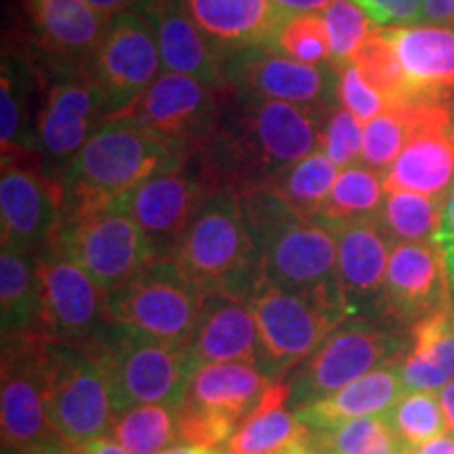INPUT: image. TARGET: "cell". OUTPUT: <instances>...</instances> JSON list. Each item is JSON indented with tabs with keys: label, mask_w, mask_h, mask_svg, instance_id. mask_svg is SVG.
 I'll return each mask as SVG.
<instances>
[{
	"label": "cell",
	"mask_w": 454,
	"mask_h": 454,
	"mask_svg": "<svg viewBox=\"0 0 454 454\" xmlns=\"http://www.w3.org/2000/svg\"><path fill=\"white\" fill-rule=\"evenodd\" d=\"M325 114L227 90L221 93L217 133L190 160L213 190L231 187L242 194L268 185L293 164L317 152Z\"/></svg>",
	"instance_id": "1"
},
{
	"label": "cell",
	"mask_w": 454,
	"mask_h": 454,
	"mask_svg": "<svg viewBox=\"0 0 454 454\" xmlns=\"http://www.w3.org/2000/svg\"><path fill=\"white\" fill-rule=\"evenodd\" d=\"M406 394L402 360L385 364L357 379L333 395L294 408V414L311 431H331L339 425L366 417H383Z\"/></svg>",
	"instance_id": "26"
},
{
	"label": "cell",
	"mask_w": 454,
	"mask_h": 454,
	"mask_svg": "<svg viewBox=\"0 0 454 454\" xmlns=\"http://www.w3.org/2000/svg\"><path fill=\"white\" fill-rule=\"evenodd\" d=\"M334 234L339 247L337 278L349 320L385 322V278L394 242L377 219L334 227Z\"/></svg>",
	"instance_id": "20"
},
{
	"label": "cell",
	"mask_w": 454,
	"mask_h": 454,
	"mask_svg": "<svg viewBox=\"0 0 454 454\" xmlns=\"http://www.w3.org/2000/svg\"><path fill=\"white\" fill-rule=\"evenodd\" d=\"M139 11L154 32L164 72L192 76L227 93L219 55L187 13L184 0H144Z\"/></svg>",
	"instance_id": "22"
},
{
	"label": "cell",
	"mask_w": 454,
	"mask_h": 454,
	"mask_svg": "<svg viewBox=\"0 0 454 454\" xmlns=\"http://www.w3.org/2000/svg\"><path fill=\"white\" fill-rule=\"evenodd\" d=\"M339 104L345 110L354 114L360 122H371L387 110V99L374 90L364 81L360 70L354 64H345L339 67Z\"/></svg>",
	"instance_id": "45"
},
{
	"label": "cell",
	"mask_w": 454,
	"mask_h": 454,
	"mask_svg": "<svg viewBox=\"0 0 454 454\" xmlns=\"http://www.w3.org/2000/svg\"><path fill=\"white\" fill-rule=\"evenodd\" d=\"M248 301L259 326L261 368L271 379L303 364L349 320L340 288L293 293L259 282Z\"/></svg>",
	"instance_id": "6"
},
{
	"label": "cell",
	"mask_w": 454,
	"mask_h": 454,
	"mask_svg": "<svg viewBox=\"0 0 454 454\" xmlns=\"http://www.w3.org/2000/svg\"><path fill=\"white\" fill-rule=\"evenodd\" d=\"M184 4L221 61L248 49L274 47L278 27L288 15L274 0H184Z\"/></svg>",
	"instance_id": "24"
},
{
	"label": "cell",
	"mask_w": 454,
	"mask_h": 454,
	"mask_svg": "<svg viewBox=\"0 0 454 454\" xmlns=\"http://www.w3.org/2000/svg\"><path fill=\"white\" fill-rule=\"evenodd\" d=\"M227 90L328 112L339 104V70L333 64L308 66L274 49H248L221 61Z\"/></svg>",
	"instance_id": "17"
},
{
	"label": "cell",
	"mask_w": 454,
	"mask_h": 454,
	"mask_svg": "<svg viewBox=\"0 0 454 454\" xmlns=\"http://www.w3.org/2000/svg\"><path fill=\"white\" fill-rule=\"evenodd\" d=\"M322 17H325L328 38H331L333 66L337 70L340 66L351 64L356 51L377 27L364 13V9L357 7L354 0H333Z\"/></svg>",
	"instance_id": "42"
},
{
	"label": "cell",
	"mask_w": 454,
	"mask_h": 454,
	"mask_svg": "<svg viewBox=\"0 0 454 454\" xmlns=\"http://www.w3.org/2000/svg\"><path fill=\"white\" fill-rule=\"evenodd\" d=\"M124 116L192 158L217 133L221 93L192 76L164 72Z\"/></svg>",
	"instance_id": "15"
},
{
	"label": "cell",
	"mask_w": 454,
	"mask_h": 454,
	"mask_svg": "<svg viewBox=\"0 0 454 454\" xmlns=\"http://www.w3.org/2000/svg\"><path fill=\"white\" fill-rule=\"evenodd\" d=\"M41 316L38 337L72 348H93L110 322L106 294L81 265L66 257L55 244L36 257Z\"/></svg>",
	"instance_id": "13"
},
{
	"label": "cell",
	"mask_w": 454,
	"mask_h": 454,
	"mask_svg": "<svg viewBox=\"0 0 454 454\" xmlns=\"http://www.w3.org/2000/svg\"><path fill=\"white\" fill-rule=\"evenodd\" d=\"M168 259L204 297H251L259 284V261L240 194L231 187L215 190Z\"/></svg>",
	"instance_id": "4"
},
{
	"label": "cell",
	"mask_w": 454,
	"mask_h": 454,
	"mask_svg": "<svg viewBox=\"0 0 454 454\" xmlns=\"http://www.w3.org/2000/svg\"><path fill=\"white\" fill-rule=\"evenodd\" d=\"M3 454H26V452H20V450H13V448H3Z\"/></svg>",
	"instance_id": "56"
},
{
	"label": "cell",
	"mask_w": 454,
	"mask_h": 454,
	"mask_svg": "<svg viewBox=\"0 0 454 454\" xmlns=\"http://www.w3.org/2000/svg\"><path fill=\"white\" fill-rule=\"evenodd\" d=\"M177 412L167 406L130 408L112 425V440L130 454H162L177 442Z\"/></svg>",
	"instance_id": "37"
},
{
	"label": "cell",
	"mask_w": 454,
	"mask_h": 454,
	"mask_svg": "<svg viewBox=\"0 0 454 454\" xmlns=\"http://www.w3.org/2000/svg\"><path fill=\"white\" fill-rule=\"evenodd\" d=\"M238 421L225 414L204 411L194 404H185L177 412V444L223 450L234 438Z\"/></svg>",
	"instance_id": "44"
},
{
	"label": "cell",
	"mask_w": 454,
	"mask_h": 454,
	"mask_svg": "<svg viewBox=\"0 0 454 454\" xmlns=\"http://www.w3.org/2000/svg\"><path fill=\"white\" fill-rule=\"evenodd\" d=\"M340 170L320 150L293 164L271 181V185L299 215L317 219L337 184Z\"/></svg>",
	"instance_id": "36"
},
{
	"label": "cell",
	"mask_w": 454,
	"mask_h": 454,
	"mask_svg": "<svg viewBox=\"0 0 454 454\" xmlns=\"http://www.w3.org/2000/svg\"><path fill=\"white\" fill-rule=\"evenodd\" d=\"M452 99H454V93H452Z\"/></svg>",
	"instance_id": "60"
},
{
	"label": "cell",
	"mask_w": 454,
	"mask_h": 454,
	"mask_svg": "<svg viewBox=\"0 0 454 454\" xmlns=\"http://www.w3.org/2000/svg\"><path fill=\"white\" fill-rule=\"evenodd\" d=\"M438 400L446 419V434L454 435V381L438 391Z\"/></svg>",
	"instance_id": "53"
},
{
	"label": "cell",
	"mask_w": 454,
	"mask_h": 454,
	"mask_svg": "<svg viewBox=\"0 0 454 454\" xmlns=\"http://www.w3.org/2000/svg\"><path fill=\"white\" fill-rule=\"evenodd\" d=\"M333 0H274L276 7H280L284 13H314L322 15L331 7Z\"/></svg>",
	"instance_id": "49"
},
{
	"label": "cell",
	"mask_w": 454,
	"mask_h": 454,
	"mask_svg": "<svg viewBox=\"0 0 454 454\" xmlns=\"http://www.w3.org/2000/svg\"><path fill=\"white\" fill-rule=\"evenodd\" d=\"M204 294L170 259H158L150 270L106 297L110 325L150 334L173 348L187 349L200 320Z\"/></svg>",
	"instance_id": "10"
},
{
	"label": "cell",
	"mask_w": 454,
	"mask_h": 454,
	"mask_svg": "<svg viewBox=\"0 0 454 454\" xmlns=\"http://www.w3.org/2000/svg\"><path fill=\"white\" fill-rule=\"evenodd\" d=\"M244 221L259 261V282L293 293L340 288L337 234L303 217L271 185L240 194Z\"/></svg>",
	"instance_id": "3"
},
{
	"label": "cell",
	"mask_w": 454,
	"mask_h": 454,
	"mask_svg": "<svg viewBox=\"0 0 454 454\" xmlns=\"http://www.w3.org/2000/svg\"><path fill=\"white\" fill-rule=\"evenodd\" d=\"M402 454H411V450H404V452H402Z\"/></svg>",
	"instance_id": "58"
},
{
	"label": "cell",
	"mask_w": 454,
	"mask_h": 454,
	"mask_svg": "<svg viewBox=\"0 0 454 454\" xmlns=\"http://www.w3.org/2000/svg\"><path fill=\"white\" fill-rule=\"evenodd\" d=\"M38 57L43 78L38 145L43 168L59 179L74 156L106 121V101L89 61Z\"/></svg>",
	"instance_id": "7"
},
{
	"label": "cell",
	"mask_w": 454,
	"mask_h": 454,
	"mask_svg": "<svg viewBox=\"0 0 454 454\" xmlns=\"http://www.w3.org/2000/svg\"><path fill=\"white\" fill-rule=\"evenodd\" d=\"M38 254H26L3 247L0 251V317L3 339L38 334L41 291L36 274Z\"/></svg>",
	"instance_id": "32"
},
{
	"label": "cell",
	"mask_w": 454,
	"mask_h": 454,
	"mask_svg": "<svg viewBox=\"0 0 454 454\" xmlns=\"http://www.w3.org/2000/svg\"><path fill=\"white\" fill-rule=\"evenodd\" d=\"M87 3L107 20H114V17L127 13V11L139 9L144 0H87Z\"/></svg>",
	"instance_id": "50"
},
{
	"label": "cell",
	"mask_w": 454,
	"mask_h": 454,
	"mask_svg": "<svg viewBox=\"0 0 454 454\" xmlns=\"http://www.w3.org/2000/svg\"><path fill=\"white\" fill-rule=\"evenodd\" d=\"M291 385L274 383L244 419L227 450L234 454H316L314 431L288 411Z\"/></svg>",
	"instance_id": "27"
},
{
	"label": "cell",
	"mask_w": 454,
	"mask_h": 454,
	"mask_svg": "<svg viewBox=\"0 0 454 454\" xmlns=\"http://www.w3.org/2000/svg\"><path fill=\"white\" fill-rule=\"evenodd\" d=\"M383 202V175L368 168L366 164H354L340 170L337 184L316 221L333 230L360 221H372L381 213Z\"/></svg>",
	"instance_id": "33"
},
{
	"label": "cell",
	"mask_w": 454,
	"mask_h": 454,
	"mask_svg": "<svg viewBox=\"0 0 454 454\" xmlns=\"http://www.w3.org/2000/svg\"><path fill=\"white\" fill-rule=\"evenodd\" d=\"M213 192L194 162L187 160L179 170L144 181L118 207L137 221L158 257L168 259Z\"/></svg>",
	"instance_id": "18"
},
{
	"label": "cell",
	"mask_w": 454,
	"mask_h": 454,
	"mask_svg": "<svg viewBox=\"0 0 454 454\" xmlns=\"http://www.w3.org/2000/svg\"><path fill=\"white\" fill-rule=\"evenodd\" d=\"M162 454H227L225 450H211V448H198V446H185L177 444L170 446Z\"/></svg>",
	"instance_id": "54"
},
{
	"label": "cell",
	"mask_w": 454,
	"mask_h": 454,
	"mask_svg": "<svg viewBox=\"0 0 454 454\" xmlns=\"http://www.w3.org/2000/svg\"><path fill=\"white\" fill-rule=\"evenodd\" d=\"M402 379L406 391L427 394H438L454 381V305L411 326Z\"/></svg>",
	"instance_id": "31"
},
{
	"label": "cell",
	"mask_w": 454,
	"mask_h": 454,
	"mask_svg": "<svg viewBox=\"0 0 454 454\" xmlns=\"http://www.w3.org/2000/svg\"><path fill=\"white\" fill-rule=\"evenodd\" d=\"M406 448H417L446 434L440 400L427 391H406L387 414H383Z\"/></svg>",
	"instance_id": "39"
},
{
	"label": "cell",
	"mask_w": 454,
	"mask_h": 454,
	"mask_svg": "<svg viewBox=\"0 0 454 454\" xmlns=\"http://www.w3.org/2000/svg\"><path fill=\"white\" fill-rule=\"evenodd\" d=\"M377 27L421 24L425 0H354Z\"/></svg>",
	"instance_id": "46"
},
{
	"label": "cell",
	"mask_w": 454,
	"mask_h": 454,
	"mask_svg": "<svg viewBox=\"0 0 454 454\" xmlns=\"http://www.w3.org/2000/svg\"><path fill=\"white\" fill-rule=\"evenodd\" d=\"M454 101V99H452ZM450 137H452V141H454V121H452V129H450Z\"/></svg>",
	"instance_id": "57"
},
{
	"label": "cell",
	"mask_w": 454,
	"mask_h": 454,
	"mask_svg": "<svg viewBox=\"0 0 454 454\" xmlns=\"http://www.w3.org/2000/svg\"><path fill=\"white\" fill-rule=\"evenodd\" d=\"M412 87L425 95L454 93V24L385 27Z\"/></svg>",
	"instance_id": "28"
},
{
	"label": "cell",
	"mask_w": 454,
	"mask_h": 454,
	"mask_svg": "<svg viewBox=\"0 0 454 454\" xmlns=\"http://www.w3.org/2000/svg\"><path fill=\"white\" fill-rule=\"evenodd\" d=\"M408 139H411V129L400 107L389 106L381 116L366 122L364 139H362V162L385 177V173L404 152Z\"/></svg>",
	"instance_id": "41"
},
{
	"label": "cell",
	"mask_w": 454,
	"mask_h": 454,
	"mask_svg": "<svg viewBox=\"0 0 454 454\" xmlns=\"http://www.w3.org/2000/svg\"><path fill=\"white\" fill-rule=\"evenodd\" d=\"M110 383L116 419L137 406L179 411L196 372L190 351L162 343L133 328L110 325L93 348Z\"/></svg>",
	"instance_id": "5"
},
{
	"label": "cell",
	"mask_w": 454,
	"mask_h": 454,
	"mask_svg": "<svg viewBox=\"0 0 454 454\" xmlns=\"http://www.w3.org/2000/svg\"><path fill=\"white\" fill-rule=\"evenodd\" d=\"M24 9L34 47L57 61H90L112 21L87 0H24Z\"/></svg>",
	"instance_id": "25"
},
{
	"label": "cell",
	"mask_w": 454,
	"mask_h": 454,
	"mask_svg": "<svg viewBox=\"0 0 454 454\" xmlns=\"http://www.w3.org/2000/svg\"><path fill=\"white\" fill-rule=\"evenodd\" d=\"M385 192L446 198L454 185V141L448 129L414 133L383 177Z\"/></svg>",
	"instance_id": "29"
},
{
	"label": "cell",
	"mask_w": 454,
	"mask_h": 454,
	"mask_svg": "<svg viewBox=\"0 0 454 454\" xmlns=\"http://www.w3.org/2000/svg\"><path fill=\"white\" fill-rule=\"evenodd\" d=\"M434 242L438 244L442 257H444L448 282H450V291L454 297V185L446 196L444 211H442L438 234H435Z\"/></svg>",
	"instance_id": "47"
},
{
	"label": "cell",
	"mask_w": 454,
	"mask_h": 454,
	"mask_svg": "<svg viewBox=\"0 0 454 454\" xmlns=\"http://www.w3.org/2000/svg\"><path fill=\"white\" fill-rule=\"evenodd\" d=\"M351 64L360 70L364 81L381 98L387 99L389 106L406 104V101H412L425 95L412 87L411 78H408L404 66H402L397 51L394 43L389 41L385 27H374L368 34L362 47L356 51Z\"/></svg>",
	"instance_id": "34"
},
{
	"label": "cell",
	"mask_w": 454,
	"mask_h": 454,
	"mask_svg": "<svg viewBox=\"0 0 454 454\" xmlns=\"http://www.w3.org/2000/svg\"><path fill=\"white\" fill-rule=\"evenodd\" d=\"M53 244L93 278L106 297L160 259L137 221L118 204L67 215Z\"/></svg>",
	"instance_id": "8"
},
{
	"label": "cell",
	"mask_w": 454,
	"mask_h": 454,
	"mask_svg": "<svg viewBox=\"0 0 454 454\" xmlns=\"http://www.w3.org/2000/svg\"><path fill=\"white\" fill-rule=\"evenodd\" d=\"M43 383L51 421L67 446L81 448L112 431L110 383L93 349L44 340Z\"/></svg>",
	"instance_id": "9"
},
{
	"label": "cell",
	"mask_w": 454,
	"mask_h": 454,
	"mask_svg": "<svg viewBox=\"0 0 454 454\" xmlns=\"http://www.w3.org/2000/svg\"><path fill=\"white\" fill-rule=\"evenodd\" d=\"M278 53L291 57L299 64L326 66L333 64L331 38L325 17L314 13H288L278 27L274 47Z\"/></svg>",
	"instance_id": "40"
},
{
	"label": "cell",
	"mask_w": 454,
	"mask_h": 454,
	"mask_svg": "<svg viewBox=\"0 0 454 454\" xmlns=\"http://www.w3.org/2000/svg\"><path fill=\"white\" fill-rule=\"evenodd\" d=\"M411 454H454V435L444 434L440 438L427 442V444L408 448Z\"/></svg>",
	"instance_id": "52"
},
{
	"label": "cell",
	"mask_w": 454,
	"mask_h": 454,
	"mask_svg": "<svg viewBox=\"0 0 454 454\" xmlns=\"http://www.w3.org/2000/svg\"><path fill=\"white\" fill-rule=\"evenodd\" d=\"M187 351L194 360L196 371L207 364H231V362H244L261 368L259 326L251 301L234 294L204 297L200 320Z\"/></svg>",
	"instance_id": "23"
},
{
	"label": "cell",
	"mask_w": 454,
	"mask_h": 454,
	"mask_svg": "<svg viewBox=\"0 0 454 454\" xmlns=\"http://www.w3.org/2000/svg\"><path fill=\"white\" fill-rule=\"evenodd\" d=\"M423 21H427V24H454V0H425Z\"/></svg>",
	"instance_id": "48"
},
{
	"label": "cell",
	"mask_w": 454,
	"mask_h": 454,
	"mask_svg": "<svg viewBox=\"0 0 454 454\" xmlns=\"http://www.w3.org/2000/svg\"><path fill=\"white\" fill-rule=\"evenodd\" d=\"M454 305L438 244L395 242L385 278V322L414 326Z\"/></svg>",
	"instance_id": "19"
},
{
	"label": "cell",
	"mask_w": 454,
	"mask_h": 454,
	"mask_svg": "<svg viewBox=\"0 0 454 454\" xmlns=\"http://www.w3.org/2000/svg\"><path fill=\"white\" fill-rule=\"evenodd\" d=\"M402 444L385 417H366L331 431H314L316 454H402Z\"/></svg>",
	"instance_id": "38"
},
{
	"label": "cell",
	"mask_w": 454,
	"mask_h": 454,
	"mask_svg": "<svg viewBox=\"0 0 454 454\" xmlns=\"http://www.w3.org/2000/svg\"><path fill=\"white\" fill-rule=\"evenodd\" d=\"M227 454H234V452H227Z\"/></svg>",
	"instance_id": "59"
},
{
	"label": "cell",
	"mask_w": 454,
	"mask_h": 454,
	"mask_svg": "<svg viewBox=\"0 0 454 454\" xmlns=\"http://www.w3.org/2000/svg\"><path fill=\"white\" fill-rule=\"evenodd\" d=\"M406 351L408 339L395 328L348 320L297 366L291 381V404L301 408L333 395L377 368L404 360Z\"/></svg>",
	"instance_id": "11"
},
{
	"label": "cell",
	"mask_w": 454,
	"mask_h": 454,
	"mask_svg": "<svg viewBox=\"0 0 454 454\" xmlns=\"http://www.w3.org/2000/svg\"><path fill=\"white\" fill-rule=\"evenodd\" d=\"M47 454H81V452L72 446H64V448H57V450H53V452H47Z\"/></svg>",
	"instance_id": "55"
},
{
	"label": "cell",
	"mask_w": 454,
	"mask_h": 454,
	"mask_svg": "<svg viewBox=\"0 0 454 454\" xmlns=\"http://www.w3.org/2000/svg\"><path fill=\"white\" fill-rule=\"evenodd\" d=\"M270 385L274 379L259 366L244 362L207 364L192 377L185 402L240 421L257 408Z\"/></svg>",
	"instance_id": "30"
},
{
	"label": "cell",
	"mask_w": 454,
	"mask_h": 454,
	"mask_svg": "<svg viewBox=\"0 0 454 454\" xmlns=\"http://www.w3.org/2000/svg\"><path fill=\"white\" fill-rule=\"evenodd\" d=\"M187 160L133 118H107L61 173L64 217L114 207L144 181L179 170Z\"/></svg>",
	"instance_id": "2"
},
{
	"label": "cell",
	"mask_w": 454,
	"mask_h": 454,
	"mask_svg": "<svg viewBox=\"0 0 454 454\" xmlns=\"http://www.w3.org/2000/svg\"><path fill=\"white\" fill-rule=\"evenodd\" d=\"M43 78L38 57L4 47L0 64V145L3 160L38 162V112Z\"/></svg>",
	"instance_id": "21"
},
{
	"label": "cell",
	"mask_w": 454,
	"mask_h": 454,
	"mask_svg": "<svg viewBox=\"0 0 454 454\" xmlns=\"http://www.w3.org/2000/svg\"><path fill=\"white\" fill-rule=\"evenodd\" d=\"M44 339L36 333L3 339L0 371V427L3 448L47 454L67 446L57 434L44 400Z\"/></svg>",
	"instance_id": "12"
},
{
	"label": "cell",
	"mask_w": 454,
	"mask_h": 454,
	"mask_svg": "<svg viewBox=\"0 0 454 454\" xmlns=\"http://www.w3.org/2000/svg\"><path fill=\"white\" fill-rule=\"evenodd\" d=\"M446 198L385 192L377 223L391 242H431L438 234Z\"/></svg>",
	"instance_id": "35"
},
{
	"label": "cell",
	"mask_w": 454,
	"mask_h": 454,
	"mask_svg": "<svg viewBox=\"0 0 454 454\" xmlns=\"http://www.w3.org/2000/svg\"><path fill=\"white\" fill-rule=\"evenodd\" d=\"M89 66L104 93L106 121L124 116L164 74L145 15L133 9L114 17Z\"/></svg>",
	"instance_id": "14"
},
{
	"label": "cell",
	"mask_w": 454,
	"mask_h": 454,
	"mask_svg": "<svg viewBox=\"0 0 454 454\" xmlns=\"http://www.w3.org/2000/svg\"><path fill=\"white\" fill-rule=\"evenodd\" d=\"M81 454H130L127 448H122L116 440L112 438H98L90 440L81 448H76Z\"/></svg>",
	"instance_id": "51"
},
{
	"label": "cell",
	"mask_w": 454,
	"mask_h": 454,
	"mask_svg": "<svg viewBox=\"0 0 454 454\" xmlns=\"http://www.w3.org/2000/svg\"><path fill=\"white\" fill-rule=\"evenodd\" d=\"M362 139L364 129L354 114L337 104L325 114L320 124V141L317 150L325 154L337 168L354 167L362 158Z\"/></svg>",
	"instance_id": "43"
},
{
	"label": "cell",
	"mask_w": 454,
	"mask_h": 454,
	"mask_svg": "<svg viewBox=\"0 0 454 454\" xmlns=\"http://www.w3.org/2000/svg\"><path fill=\"white\" fill-rule=\"evenodd\" d=\"M64 221V190L41 162L3 160L0 236L3 247L41 254L55 242Z\"/></svg>",
	"instance_id": "16"
}]
</instances>
